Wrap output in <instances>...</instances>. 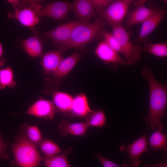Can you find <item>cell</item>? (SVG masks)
Segmentation results:
<instances>
[{"label": "cell", "mask_w": 167, "mask_h": 167, "mask_svg": "<svg viewBox=\"0 0 167 167\" xmlns=\"http://www.w3.org/2000/svg\"><path fill=\"white\" fill-rule=\"evenodd\" d=\"M96 154L103 167H135L129 162L124 163L120 166L99 154L96 153Z\"/></svg>", "instance_id": "cell-29"}, {"label": "cell", "mask_w": 167, "mask_h": 167, "mask_svg": "<svg viewBox=\"0 0 167 167\" xmlns=\"http://www.w3.org/2000/svg\"><path fill=\"white\" fill-rule=\"evenodd\" d=\"M54 102L56 108L60 111L66 112L70 111L73 98L69 94L57 91L52 92Z\"/></svg>", "instance_id": "cell-20"}, {"label": "cell", "mask_w": 167, "mask_h": 167, "mask_svg": "<svg viewBox=\"0 0 167 167\" xmlns=\"http://www.w3.org/2000/svg\"><path fill=\"white\" fill-rule=\"evenodd\" d=\"M143 50L160 58L167 56V44L166 43H145Z\"/></svg>", "instance_id": "cell-26"}, {"label": "cell", "mask_w": 167, "mask_h": 167, "mask_svg": "<svg viewBox=\"0 0 167 167\" xmlns=\"http://www.w3.org/2000/svg\"><path fill=\"white\" fill-rule=\"evenodd\" d=\"M57 108L51 101L44 99L38 100L27 110L26 114L37 117L51 120L56 112Z\"/></svg>", "instance_id": "cell-12"}, {"label": "cell", "mask_w": 167, "mask_h": 167, "mask_svg": "<svg viewBox=\"0 0 167 167\" xmlns=\"http://www.w3.org/2000/svg\"><path fill=\"white\" fill-rule=\"evenodd\" d=\"M80 21H73L62 24L52 30L45 32L43 35L45 37L50 39L58 48L68 41L73 29Z\"/></svg>", "instance_id": "cell-10"}, {"label": "cell", "mask_w": 167, "mask_h": 167, "mask_svg": "<svg viewBox=\"0 0 167 167\" xmlns=\"http://www.w3.org/2000/svg\"><path fill=\"white\" fill-rule=\"evenodd\" d=\"M146 0H139L135 4L136 8L133 10H128L126 15L124 25L129 28L142 23L153 12L154 9L146 6Z\"/></svg>", "instance_id": "cell-11"}, {"label": "cell", "mask_w": 167, "mask_h": 167, "mask_svg": "<svg viewBox=\"0 0 167 167\" xmlns=\"http://www.w3.org/2000/svg\"><path fill=\"white\" fill-rule=\"evenodd\" d=\"M88 126L86 123H71L65 120L59 124L58 129L60 133L64 137L68 134L81 136L85 134Z\"/></svg>", "instance_id": "cell-18"}, {"label": "cell", "mask_w": 167, "mask_h": 167, "mask_svg": "<svg viewBox=\"0 0 167 167\" xmlns=\"http://www.w3.org/2000/svg\"><path fill=\"white\" fill-rule=\"evenodd\" d=\"M62 53L58 50L49 51L42 55L41 64L45 74H52L56 71L63 59Z\"/></svg>", "instance_id": "cell-15"}, {"label": "cell", "mask_w": 167, "mask_h": 167, "mask_svg": "<svg viewBox=\"0 0 167 167\" xmlns=\"http://www.w3.org/2000/svg\"><path fill=\"white\" fill-rule=\"evenodd\" d=\"M149 86L150 100L148 114L145 118L152 130L158 129L162 132L164 125L161 120L166 113L167 106V85L160 83L155 77L151 68L144 66L141 72Z\"/></svg>", "instance_id": "cell-1"}, {"label": "cell", "mask_w": 167, "mask_h": 167, "mask_svg": "<svg viewBox=\"0 0 167 167\" xmlns=\"http://www.w3.org/2000/svg\"><path fill=\"white\" fill-rule=\"evenodd\" d=\"M3 53V46L0 42V67L2 66L5 62L4 59L2 57Z\"/></svg>", "instance_id": "cell-33"}, {"label": "cell", "mask_w": 167, "mask_h": 167, "mask_svg": "<svg viewBox=\"0 0 167 167\" xmlns=\"http://www.w3.org/2000/svg\"><path fill=\"white\" fill-rule=\"evenodd\" d=\"M10 145L14 157L10 167H38L41 161L40 153L23 135L20 134L16 141Z\"/></svg>", "instance_id": "cell-3"}, {"label": "cell", "mask_w": 167, "mask_h": 167, "mask_svg": "<svg viewBox=\"0 0 167 167\" xmlns=\"http://www.w3.org/2000/svg\"><path fill=\"white\" fill-rule=\"evenodd\" d=\"M72 11L75 16L85 23H90L91 19L97 13L90 0H74L72 2Z\"/></svg>", "instance_id": "cell-13"}, {"label": "cell", "mask_w": 167, "mask_h": 167, "mask_svg": "<svg viewBox=\"0 0 167 167\" xmlns=\"http://www.w3.org/2000/svg\"><path fill=\"white\" fill-rule=\"evenodd\" d=\"M16 83L14 80L13 73L11 67L0 69V90L6 87L13 88Z\"/></svg>", "instance_id": "cell-25"}, {"label": "cell", "mask_w": 167, "mask_h": 167, "mask_svg": "<svg viewBox=\"0 0 167 167\" xmlns=\"http://www.w3.org/2000/svg\"><path fill=\"white\" fill-rule=\"evenodd\" d=\"M20 134L23 135L36 148L39 147L42 141L41 132L36 126H30L24 124L19 129Z\"/></svg>", "instance_id": "cell-21"}, {"label": "cell", "mask_w": 167, "mask_h": 167, "mask_svg": "<svg viewBox=\"0 0 167 167\" xmlns=\"http://www.w3.org/2000/svg\"><path fill=\"white\" fill-rule=\"evenodd\" d=\"M113 35L118 41L122 53L125 57L126 65H133L141 58L142 48L132 42L129 34L121 24L111 25Z\"/></svg>", "instance_id": "cell-4"}, {"label": "cell", "mask_w": 167, "mask_h": 167, "mask_svg": "<svg viewBox=\"0 0 167 167\" xmlns=\"http://www.w3.org/2000/svg\"><path fill=\"white\" fill-rule=\"evenodd\" d=\"M133 0H113L105 9L98 11L96 20H104L111 25L121 24Z\"/></svg>", "instance_id": "cell-5"}, {"label": "cell", "mask_w": 167, "mask_h": 167, "mask_svg": "<svg viewBox=\"0 0 167 167\" xmlns=\"http://www.w3.org/2000/svg\"><path fill=\"white\" fill-rule=\"evenodd\" d=\"M162 132L156 129L149 138L152 150L156 152L160 150L167 152V134Z\"/></svg>", "instance_id": "cell-22"}, {"label": "cell", "mask_w": 167, "mask_h": 167, "mask_svg": "<svg viewBox=\"0 0 167 167\" xmlns=\"http://www.w3.org/2000/svg\"><path fill=\"white\" fill-rule=\"evenodd\" d=\"M149 128L142 136L129 145L123 144L120 146V151L125 152L128 154L129 163L135 167H138L140 164V156L142 154L148 151V138L146 134Z\"/></svg>", "instance_id": "cell-8"}, {"label": "cell", "mask_w": 167, "mask_h": 167, "mask_svg": "<svg viewBox=\"0 0 167 167\" xmlns=\"http://www.w3.org/2000/svg\"><path fill=\"white\" fill-rule=\"evenodd\" d=\"M107 23L104 20L96 19L92 23L80 21L73 29L68 41L58 47V50L62 53L70 49L84 50L91 42L102 37L101 31Z\"/></svg>", "instance_id": "cell-2"}, {"label": "cell", "mask_w": 167, "mask_h": 167, "mask_svg": "<svg viewBox=\"0 0 167 167\" xmlns=\"http://www.w3.org/2000/svg\"><path fill=\"white\" fill-rule=\"evenodd\" d=\"M7 144L2 139L0 132V159L8 160L10 158L9 156L6 153Z\"/></svg>", "instance_id": "cell-31"}, {"label": "cell", "mask_w": 167, "mask_h": 167, "mask_svg": "<svg viewBox=\"0 0 167 167\" xmlns=\"http://www.w3.org/2000/svg\"><path fill=\"white\" fill-rule=\"evenodd\" d=\"M101 34L104 40L110 47L118 53H122L119 44L112 32H107L104 28L102 30Z\"/></svg>", "instance_id": "cell-28"}, {"label": "cell", "mask_w": 167, "mask_h": 167, "mask_svg": "<svg viewBox=\"0 0 167 167\" xmlns=\"http://www.w3.org/2000/svg\"><path fill=\"white\" fill-rule=\"evenodd\" d=\"M41 5L39 1H34L28 5L9 12L7 16L9 18L17 20L24 26L32 27L40 22L38 11Z\"/></svg>", "instance_id": "cell-6"}, {"label": "cell", "mask_w": 167, "mask_h": 167, "mask_svg": "<svg viewBox=\"0 0 167 167\" xmlns=\"http://www.w3.org/2000/svg\"><path fill=\"white\" fill-rule=\"evenodd\" d=\"M154 9L152 14L142 23L139 35L136 41L138 44L143 42L146 43L149 36L157 26L167 13L166 9L158 7Z\"/></svg>", "instance_id": "cell-9"}, {"label": "cell", "mask_w": 167, "mask_h": 167, "mask_svg": "<svg viewBox=\"0 0 167 167\" xmlns=\"http://www.w3.org/2000/svg\"><path fill=\"white\" fill-rule=\"evenodd\" d=\"M95 53L100 59L105 62L126 65L125 58H122L118 52L110 47L104 40L98 43Z\"/></svg>", "instance_id": "cell-14"}, {"label": "cell", "mask_w": 167, "mask_h": 167, "mask_svg": "<svg viewBox=\"0 0 167 167\" xmlns=\"http://www.w3.org/2000/svg\"><path fill=\"white\" fill-rule=\"evenodd\" d=\"M21 48L30 57L37 58L42 55L43 42L38 35H33L21 42Z\"/></svg>", "instance_id": "cell-16"}, {"label": "cell", "mask_w": 167, "mask_h": 167, "mask_svg": "<svg viewBox=\"0 0 167 167\" xmlns=\"http://www.w3.org/2000/svg\"><path fill=\"white\" fill-rule=\"evenodd\" d=\"M92 6L97 11L103 10L108 6L113 0H90Z\"/></svg>", "instance_id": "cell-30"}, {"label": "cell", "mask_w": 167, "mask_h": 167, "mask_svg": "<svg viewBox=\"0 0 167 167\" xmlns=\"http://www.w3.org/2000/svg\"><path fill=\"white\" fill-rule=\"evenodd\" d=\"M69 152L51 156H45L42 157L41 161L46 167H71L67 160Z\"/></svg>", "instance_id": "cell-23"}, {"label": "cell", "mask_w": 167, "mask_h": 167, "mask_svg": "<svg viewBox=\"0 0 167 167\" xmlns=\"http://www.w3.org/2000/svg\"><path fill=\"white\" fill-rule=\"evenodd\" d=\"M82 56L76 51L69 56L63 58L60 63L56 71L52 75L55 78H61L68 74L74 67Z\"/></svg>", "instance_id": "cell-17"}, {"label": "cell", "mask_w": 167, "mask_h": 167, "mask_svg": "<svg viewBox=\"0 0 167 167\" xmlns=\"http://www.w3.org/2000/svg\"><path fill=\"white\" fill-rule=\"evenodd\" d=\"M39 147L45 156H47L56 155L62 152L60 148L55 143L48 139L42 140Z\"/></svg>", "instance_id": "cell-27"}, {"label": "cell", "mask_w": 167, "mask_h": 167, "mask_svg": "<svg viewBox=\"0 0 167 167\" xmlns=\"http://www.w3.org/2000/svg\"><path fill=\"white\" fill-rule=\"evenodd\" d=\"M74 115L83 117L92 112L88 104L86 96L80 94L73 98L70 111Z\"/></svg>", "instance_id": "cell-19"}, {"label": "cell", "mask_w": 167, "mask_h": 167, "mask_svg": "<svg viewBox=\"0 0 167 167\" xmlns=\"http://www.w3.org/2000/svg\"><path fill=\"white\" fill-rule=\"evenodd\" d=\"M144 167H167V158L165 156L164 160L161 162L156 164L150 163L145 164L143 165Z\"/></svg>", "instance_id": "cell-32"}, {"label": "cell", "mask_w": 167, "mask_h": 167, "mask_svg": "<svg viewBox=\"0 0 167 167\" xmlns=\"http://www.w3.org/2000/svg\"><path fill=\"white\" fill-rule=\"evenodd\" d=\"M86 120V123L89 126L101 128L105 125L106 118L105 112L101 109H99L90 113Z\"/></svg>", "instance_id": "cell-24"}, {"label": "cell", "mask_w": 167, "mask_h": 167, "mask_svg": "<svg viewBox=\"0 0 167 167\" xmlns=\"http://www.w3.org/2000/svg\"><path fill=\"white\" fill-rule=\"evenodd\" d=\"M72 2L65 1L51 2L42 6L38 11L40 18L49 17L56 20L64 19L72 11Z\"/></svg>", "instance_id": "cell-7"}]
</instances>
